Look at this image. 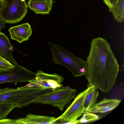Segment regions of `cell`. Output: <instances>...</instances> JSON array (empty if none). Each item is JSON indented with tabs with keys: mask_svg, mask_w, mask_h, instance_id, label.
<instances>
[{
	"mask_svg": "<svg viewBox=\"0 0 124 124\" xmlns=\"http://www.w3.org/2000/svg\"><path fill=\"white\" fill-rule=\"evenodd\" d=\"M8 31L11 39L20 43L28 40L32 31L31 25L28 23L11 27Z\"/></svg>",
	"mask_w": 124,
	"mask_h": 124,
	"instance_id": "9c48e42d",
	"label": "cell"
},
{
	"mask_svg": "<svg viewBox=\"0 0 124 124\" xmlns=\"http://www.w3.org/2000/svg\"><path fill=\"white\" fill-rule=\"evenodd\" d=\"M109 10L112 13L115 20L123 22L124 18V0H117Z\"/></svg>",
	"mask_w": 124,
	"mask_h": 124,
	"instance_id": "9a60e30c",
	"label": "cell"
},
{
	"mask_svg": "<svg viewBox=\"0 0 124 124\" xmlns=\"http://www.w3.org/2000/svg\"><path fill=\"white\" fill-rule=\"evenodd\" d=\"M87 90L88 88L78 95L65 111L58 117L61 124H79V119H77L85 112L83 104Z\"/></svg>",
	"mask_w": 124,
	"mask_h": 124,
	"instance_id": "8992f818",
	"label": "cell"
},
{
	"mask_svg": "<svg viewBox=\"0 0 124 124\" xmlns=\"http://www.w3.org/2000/svg\"><path fill=\"white\" fill-rule=\"evenodd\" d=\"M49 91L47 88L36 87L0 89V103L11 104L15 108L22 107L32 103Z\"/></svg>",
	"mask_w": 124,
	"mask_h": 124,
	"instance_id": "7a4b0ae2",
	"label": "cell"
},
{
	"mask_svg": "<svg viewBox=\"0 0 124 124\" xmlns=\"http://www.w3.org/2000/svg\"><path fill=\"white\" fill-rule=\"evenodd\" d=\"M15 108V107L12 105L0 103V120L5 118Z\"/></svg>",
	"mask_w": 124,
	"mask_h": 124,
	"instance_id": "2e32d148",
	"label": "cell"
},
{
	"mask_svg": "<svg viewBox=\"0 0 124 124\" xmlns=\"http://www.w3.org/2000/svg\"><path fill=\"white\" fill-rule=\"evenodd\" d=\"M25 0H4L3 8L0 12L6 23H15L21 21L28 11Z\"/></svg>",
	"mask_w": 124,
	"mask_h": 124,
	"instance_id": "5b68a950",
	"label": "cell"
},
{
	"mask_svg": "<svg viewBox=\"0 0 124 124\" xmlns=\"http://www.w3.org/2000/svg\"><path fill=\"white\" fill-rule=\"evenodd\" d=\"M14 65L15 67L13 69L0 72V84L8 82H29L35 77V73L17 63Z\"/></svg>",
	"mask_w": 124,
	"mask_h": 124,
	"instance_id": "52a82bcc",
	"label": "cell"
},
{
	"mask_svg": "<svg viewBox=\"0 0 124 124\" xmlns=\"http://www.w3.org/2000/svg\"><path fill=\"white\" fill-rule=\"evenodd\" d=\"M4 3V0H0V12L3 8Z\"/></svg>",
	"mask_w": 124,
	"mask_h": 124,
	"instance_id": "7402d4cb",
	"label": "cell"
},
{
	"mask_svg": "<svg viewBox=\"0 0 124 124\" xmlns=\"http://www.w3.org/2000/svg\"><path fill=\"white\" fill-rule=\"evenodd\" d=\"M88 90L83 104L85 112L93 107L96 103L99 95L97 87L94 85L89 84Z\"/></svg>",
	"mask_w": 124,
	"mask_h": 124,
	"instance_id": "5bb4252c",
	"label": "cell"
},
{
	"mask_svg": "<svg viewBox=\"0 0 124 124\" xmlns=\"http://www.w3.org/2000/svg\"><path fill=\"white\" fill-rule=\"evenodd\" d=\"M54 2L53 0H29L27 5L36 14H49Z\"/></svg>",
	"mask_w": 124,
	"mask_h": 124,
	"instance_id": "8fae6325",
	"label": "cell"
},
{
	"mask_svg": "<svg viewBox=\"0 0 124 124\" xmlns=\"http://www.w3.org/2000/svg\"><path fill=\"white\" fill-rule=\"evenodd\" d=\"M16 120L5 118L0 120V124H17Z\"/></svg>",
	"mask_w": 124,
	"mask_h": 124,
	"instance_id": "d6986e66",
	"label": "cell"
},
{
	"mask_svg": "<svg viewBox=\"0 0 124 124\" xmlns=\"http://www.w3.org/2000/svg\"><path fill=\"white\" fill-rule=\"evenodd\" d=\"M13 46L4 34L0 32V56L15 64L17 63L13 58L12 51Z\"/></svg>",
	"mask_w": 124,
	"mask_h": 124,
	"instance_id": "7c38bea8",
	"label": "cell"
},
{
	"mask_svg": "<svg viewBox=\"0 0 124 124\" xmlns=\"http://www.w3.org/2000/svg\"><path fill=\"white\" fill-rule=\"evenodd\" d=\"M36 75L35 77L24 86L52 88L55 90L63 86L61 83L63 81V78L57 73L50 74L39 70Z\"/></svg>",
	"mask_w": 124,
	"mask_h": 124,
	"instance_id": "ba28073f",
	"label": "cell"
},
{
	"mask_svg": "<svg viewBox=\"0 0 124 124\" xmlns=\"http://www.w3.org/2000/svg\"><path fill=\"white\" fill-rule=\"evenodd\" d=\"M86 61L87 70L85 76L89 84L103 93L109 91L115 84L119 70L109 44L101 37L93 39Z\"/></svg>",
	"mask_w": 124,
	"mask_h": 124,
	"instance_id": "6da1fadb",
	"label": "cell"
},
{
	"mask_svg": "<svg viewBox=\"0 0 124 124\" xmlns=\"http://www.w3.org/2000/svg\"><path fill=\"white\" fill-rule=\"evenodd\" d=\"M14 67V65L0 56V72L10 70Z\"/></svg>",
	"mask_w": 124,
	"mask_h": 124,
	"instance_id": "ac0fdd59",
	"label": "cell"
},
{
	"mask_svg": "<svg viewBox=\"0 0 124 124\" xmlns=\"http://www.w3.org/2000/svg\"><path fill=\"white\" fill-rule=\"evenodd\" d=\"M76 92L69 86H62L42 95L32 103L51 105L62 111L74 97Z\"/></svg>",
	"mask_w": 124,
	"mask_h": 124,
	"instance_id": "277c9868",
	"label": "cell"
},
{
	"mask_svg": "<svg viewBox=\"0 0 124 124\" xmlns=\"http://www.w3.org/2000/svg\"><path fill=\"white\" fill-rule=\"evenodd\" d=\"M121 101V100L117 99H108L105 98L85 112L93 113L106 112L116 107Z\"/></svg>",
	"mask_w": 124,
	"mask_h": 124,
	"instance_id": "30bf717a",
	"label": "cell"
},
{
	"mask_svg": "<svg viewBox=\"0 0 124 124\" xmlns=\"http://www.w3.org/2000/svg\"><path fill=\"white\" fill-rule=\"evenodd\" d=\"M117 0H103L105 4L109 8H111Z\"/></svg>",
	"mask_w": 124,
	"mask_h": 124,
	"instance_id": "ffe728a7",
	"label": "cell"
},
{
	"mask_svg": "<svg viewBox=\"0 0 124 124\" xmlns=\"http://www.w3.org/2000/svg\"><path fill=\"white\" fill-rule=\"evenodd\" d=\"M83 114L82 117L79 119V124L95 121L99 119V116L93 113L84 112Z\"/></svg>",
	"mask_w": 124,
	"mask_h": 124,
	"instance_id": "e0dca14e",
	"label": "cell"
},
{
	"mask_svg": "<svg viewBox=\"0 0 124 124\" xmlns=\"http://www.w3.org/2000/svg\"><path fill=\"white\" fill-rule=\"evenodd\" d=\"M6 23L5 22L2 18L0 15V31L5 27Z\"/></svg>",
	"mask_w": 124,
	"mask_h": 124,
	"instance_id": "44dd1931",
	"label": "cell"
},
{
	"mask_svg": "<svg viewBox=\"0 0 124 124\" xmlns=\"http://www.w3.org/2000/svg\"><path fill=\"white\" fill-rule=\"evenodd\" d=\"M55 118L53 116H42L28 114L24 118L16 120L17 124H52Z\"/></svg>",
	"mask_w": 124,
	"mask_h": 124,
	"instance_id": "4fadbf2b",
	"label": "cell"
},
{
	"mask_svg": "<svg viewBox=\"0 0 124 124\" xmlns=\"http://www.w3.org/2000/svg\"><path fill=\"white\" fill-rule=\"evenodd\" d=\"M48 43L52 53L53 62L64 66L75 77L85 75L87 70L86 61L81 58L75 57L62 46L50 42Z\"/></svg>",
	"mask_w": 124,
	"mask_h": 124,
	"instance_id": "3957f363",
	"label": "cell"
}]
</instances>
